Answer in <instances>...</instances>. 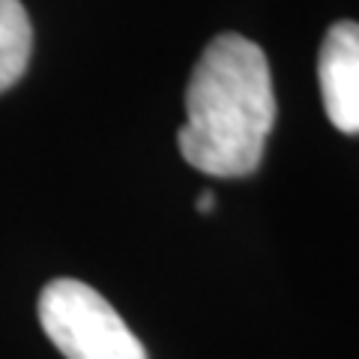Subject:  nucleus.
<instances>
[{
	"label": "nucleus",
	"mask_w": 359,
	"mask_h": 359,
	"mask_svg": "<svg viewBox=\"0 0 359 359\" xmlns=\"http://www.w3.org/2000/svg\"><path fill=\"white\" fill-rule=\"evenodd\" d=\"M273 123L266 54L240 33H219L189 78L186 123L177 132L183 159L210 177H249L264 159Z\"/></svg>",
	"instance_id": "1"
},
{
	"label": "nucleus",
	"mask_w": 359,
	"mask_h": 359,
	"mask_svg": "<svg viewBox=\"0 0 359 359\" xmlns=\"http://www.w3.org/2000/svg\"><path fill=\"white\" fill-rule=\"evenodd\" d=\"M39 323L66 359H147L114 306L78 278H54L42 287Z\"/></svg>",
	"instance_id": "2"
},
{
	"label": "nucleus",
	"mask_w": 359,
	"mask_h": 359,
	"mask_svg": "<svg viewBox=\"0 0 359 359\" xmlns=\"http://www.w3.org/2000/svg\"><path fill=\"white\" fill-rule=\"evenodd\" d=\"M320 99L330 123L344 135H359V25L339 21L327 30L318 54Z\"/></svg>",
	"instance_id": "3"
},
{
	"label": "nucleus",
	"mask_w": 359,
	"mask_h": 359,
	"mask_svg": "<svg viewBox=\"0 0 359 359\" xmlns=\"http://www.w3.org/2000/svg\"><path fill=\"white\" fill-rule=\"evenodd\" d=\"M33 51V27L21 0H0V93L25 75Z\"/></svg>",
	"instance_id": "4"
},
{
	"label": "nucleus",
	"mask_w": 359,
	"mask_h": 359,
	"mask_svg": "<svg viewBox=\"0 0 359 359\" xmlns=\"http://www.w3.org/2000/svg\"><path fill=\"white\" fill-rule=\"evenodd\" d=\"M212 210V192H204L198 198V212H210Z\"/></svg>",
	"instance_id": "5"
}]
</instances>
